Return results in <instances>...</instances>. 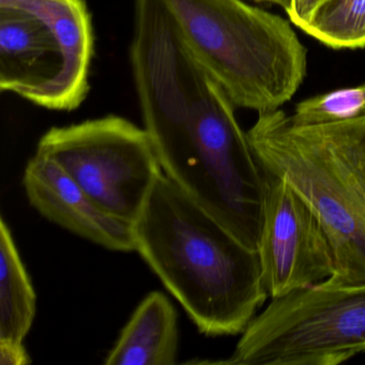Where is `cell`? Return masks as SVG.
<instances>
[{"mask_svg": "<svg viewBox=\"0 0 365 365\" xmlns=\"http://www.w3.org/2000/svg\"><path fill=\"white\" fill-rule=\"evenodd\" d=\"M136 252L207 336L243 333L266 302L250 249L165 174L134 224Z\"/></svg>", "mask_w": 365, "mask_h": 365, "instance_id": "cell-1", "label": "cell"}, {"mask_svg": "<svg viewBox=\"0 0 365 365\" xmlns=\"http://www.w3.org/2000/svg\"><path fill=\"white\" fill-rule=\"evenodd\" d=\"M247 136L264 172L287 181L319 221L334 262L327 283L365 284V116L299 125L279 108L258 113Z\"/></svg>", "mask_w": 365, "mask_h": 365, "instance_id": "cell-2", "label": "cell"}, {"mask_svg": "<svg viewBox=\"0 0 365 365\" xmlns=\"http://www.w3.org/2000/svg\"><path fill=\"white\" fill-rule=\"evenodd\" d=\"M192 54L235 106L279 110L307 76L287 21L241 0H166Z\"/></svg>", "mask_w": 365, "mask_h": 365, "instance_id": "cell-3", "label": "cell"}, {"mask_svg": "<svg viewBox=\"0 0 365 365\" xmlns=\"http://www.w3.org/2000/svg\"><path fill=\"white\" fill-rule=\"evenodd\" d=\"M234 108L210 76L189 123L153 143L164 174L243 245L258 251L267 174Z\"/></svg>", "mask_w": 365, "mask_h": 365, "instance_id": "cell-4", "label": "cell"}, {"mask_svg": "<svg viewBox=\"0 0 365 365\" xmlns=\"http://www.w3.org/2000/svg\"><path fill=\"white\" fill-rule=\"evenodd\" d=\"M93 43L85 0H0V89L76 110L88 93Z\"/></svg>", "mask_w": 365, "mask_h": 365, "instance_id": "cell-5", "label": "cell"}, {"mask_svg": "<svg viewBox=\"0 0 365 365\" xmlns=\"http://www.w3.org/2000/svg\"><path fill=\"white\" fill-rule=\"evenodd\" d=\"M359 354H365V284L324 281L271 299L222 363L337 365Z\"/></svg>", "mask_w": 365, "mask_h": 365, "instance_id": "cell-6", "label": "cell"}, {"mask_svg": "<svg viewBox=\"0 0 365 365\" xmlns=\"http://www.w3.org/2000/svg\"><path fill=\"white\" fill-rule=\"evenodd\" d=\"M37 153L58 164L106 212L132 224L163 174L148 132L115 115L52 128Z\"/></svg>", "mask_w": 365, "mask_h": 365, "instance_id": "cell-7", "label": "cell"}, {"mask_svg": "<svg viewBox=\"0 0 365 365\" xmlns=\"http://www.w3.org/2000/svg\"><path fill=\"white\" fill-rule=\"evenodd\" d=\"M266 174L258 254L269 297L275 299L330 279L334 262L328 238L307 202L287 181Z\"/></svg>", "mask_w": 365, "mask_h": 365, "instance_id": "cell-8", "label": "cell"}, {"mask_svg": "<svg viewBox=\"0 0 365 365\" xmlns=\"http://www.w3.org/2000/svg\"><path fill=\"white\" fill-rule=\"evenodd\" d=\"M23 185L31 206L53 223L112 251H136L134 224L106 212L50 158L36 153Z\"/></svg>", "mask_w": 365, "mask_h": 365, "instance_id": "cell-9", "label": "cell"}, {"mask_svg": "<svg viewBox=\"0 0 365 365\" xmlns=\"http://www.w3.org/2000/svg\"><path fill=\"white\" fill-rule=\"evenodd\" d=\"M178 315L170 299L153 292L140 303L106 356V365H172L178 354Z\"/></svg>", "mask_w": 365, "mask_h": 365, "instance_id": "cell-10", "label": "cell"}, {"mask_svg": "<svg viewBox=\"0 0 365 365\" xmlns=\"http://www.w3.org/2000/svg\"><path fill=\"white\" fill-rule=\"evenodd\" d=\"M36 316V292L11 230L0 221V341L23 344Z\"/></svg>", "mask_w": 365, "mask_h": 365, "instance_id": "cell-11", "label": "cell"}, {"mask_svg": "<svg viewBox=\"0 0 365 365\" xmlns=\"http://www.w3.org/2000/svg\"><path fill=\"white\" fill-rule=\"evenodd\" d=\"M303 31L332 48L365 46V0H328Z\"/></svg>", "mask_w": 365, "mask_h": 365, "instance_id": "cell-12", "label": "cell"}, {"mask_svg": "<svg viewBox=\"0 0 365 365\" xmlns=\"http://www.w3.org/2000/svg\"><path fill=\"white\" fill-rule=\"evenodd\" d=\"M365 116V83L301 101L290 116L299 125L339 123Z\"/></svg>", "mask_w": 365, "mask_h": 365, "instance_id": "cell-13", "label": "cell"}, {"mask_svg": "<svg viewBox=\"0 0 365 365\" xmlns=\"http://www.w3.org/2000/svg\"><path fill=\"white\" fill-rule=\"evenodd\" d=\"M328 0H292V9L288 12L290 21L300 29H304L317 10Z\"/></svg>", "mask_w": 365, "mask_h": 365, "instance_id": "cell-14", "label": "cell"}, {"mask_svg": "<svg viewBox=\"0 0 365 365\" xmlns=\"http://www.w3.org/2000/svg\"><path fill=\"white\" fill-rule=\"evenodd\" d=\"M31 360L24 344L0 341V364L26 365Z\"/></svg>", "mask_w": 365, "mask_h": 365, "instance_id": "cell-15", "label": "cell"}, {"mask_svg": "<svg viewBox=\"0 0 365 365\" xmlns=\"http://www.w3.org/2000/svg\"><path fill=\"white\" fill-rule=\"evenodd\" d=\"M256 1H266V3L275 4L283 8L286 12H289L292 9V0H256Z\"/></svg>", "mask_w": 365, "mask_h": 365, "instance_id": "cell-16", "label": "cell"}]
</instances>
